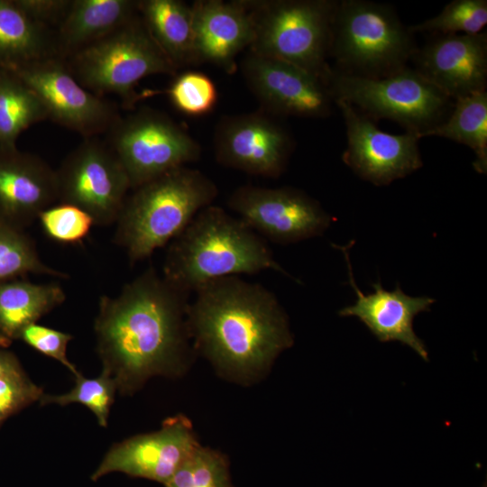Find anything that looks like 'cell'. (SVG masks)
Wrapping results in <instances>:
<instances>
[{"label": "cell", "instance_id": "cell-1", "mask_svg": "<svg viewBox=\"0 0 487 487\" xmlns=\"http://www.w3.org/2000/svg\"><path fill=\"white\" fill-rule=\"evenodd\" d=\"M188 297L150 267L117 296L100 298L97 352L102 372L121 394H133L153 376H178L188 368L195 351L187 322Z\"/></svg>", "mask_w": 487, "mask_h": 487}, {"label": "cell", "instance_id": "cell-2", "mask_svg": "<svg viewBox=\"0 0 487 487\" xmlns=\"http://www.w3.org/2000/svg\"><path fill=\"white\" fill-rule=\"evenodd\" d=\"M193 293L187 310L193 347L221 375L243 384L254 381L292 346L288 317L263 285L227 276Z\"/></svg>", "mask_w": 487, "mask_h": 487}, {"label": "cell", "instance_id": "cell-3", "mask_svg": "<svg viewBox=\"0 0 487 487\" xmlns=\"http://www.w3.org/2000/svg\"><path fill=\"white\" fill-rule=\"evenodd\" d=\"M267 270L290 276L266 240L213 204L199 211L169 244L162 276L190 295L212 280Z\"/></svg>", "mask_w": 487, "mask_h": 487}, {"label": "cell", "instance_id": "cell-4", "mask_svg": "<svg viewBox=\"0 0 487 487\" xmlns=\"http://www.w3.org/2000/svg\"><path fill=\"white\" fill-rule=\"evenodd\" d=\"M218 195L216 183L198 170L173 169L134 188L116 220L115 240L131 263L169 244Z\"/></svg>", "mask_w": 487, "mask_h": 487}, {"label": "cell", "instance_id": "cell-5", "mask_svg": "<svg viewBox=\"0 0 487 487\" xmlns=\"http://www.w3.org/2000/svg\"><path fill=\"white\" fill-rule=\"evenodd\" d=\"M416 51L413 34L390 5L366 0L336 2L329 46L335 70L381 78L406 67Z\"/></svg>", "mask_w": 487, "mask_h": 487}, {"label": "cell", "instance_id": "cell-6", "mask_svg": "<svg viewBox=\"0 0 487 487\" xmlns=\"http://www.w3.org/2000/svg\"><path fill=\"white\" fill-rule=\"evenodd\" d=\"M90 92L118 96L125 108L137 100L135 87L152 75L177 74V68L149 32L139 13L118 29L64 60Z\"/></svg>", "mask_w": 487, "mask_h": 487}, {"label": "cell", "instance_id": "cell-7", "mask_svg": "<svg viewBox=\"0 0 487 487\" xmlns=\"http://www.w3.org/2000/svg\"><path fill=\"white\" fill-rule=\"evenodd\" d=\"M337 1H251L254 38L249 51L294 64L327 84L331 28Z\"/></svg>", "mask_w": 487, "mask_h": 487}, {"label": "cell", "instance_id": "cell-8", "mask_svg": "<svg viewBox=\"0 0 487 487\" xmlns=\"http://www.w3.org/2000/svg\"><path fill=\"white\" fill-rule=\"evenodd\" d=\"M327 87L333 101L345 100L369 118L392 120L419 139L442 123L453 107L452 99L407 66L381 78L331 69Z\"/></svg>", "mask_w": 487, "mask_h": 487}, {"label": "cell", "instance_id": "cell-9", "mask_svg": "<svg viewBox=\"0 0 487 487\" xmlns=\"http://www.w3.org/2000/svg\"><path fill=\"white\" fill-rule=\"evenodd\" d=\"M106 142L134 189L200 158L201 147L166 114L143 106L121 117Z\"/></svg>", "mask_w": 487, "mask_h": 487}, {"label": "cell", "instance_id": "cell-10", "mask_svg": "<svg viewBox=\"0 0 487 487\" xmlns=\"http://www.w3.org/2000/svg\"><path fill=\"white\" fill-rule=\"evenodd\" d=\"M58 200L86 211L95 225L116 222L131 188L121 162L97 137L84 138L56 170Z\"/></svg>", "mask_w": 487, "mask_h": 487}, {"label": "cell", "instance_id": "cell-11", "mask_svg": "<svg viewBox=\"0 0 487 487\" xmlns=\"http://www.w3.org/2000/svg\"><path fill=\"white\" fill-rule=\"evenodd\" d=\"M39 96L48 119L84 138L107 133L122 117L117 106L85 88L60 57L10 70Z\"/></svg>", "mask_w": 487, "mask_h": 487}, {"label": "cell", "instance_id": "cell-12", "mask_svg": "<svg viewBox=\"0 0 487 487\" xmlns=\"http://www.w3.org/2000/svg\"><path fill=\"white\" fill-rule=\"evenodd\" d=\"M227 206L264 240L279 244L319 236L332 221L317 200L288 187L244 185L229 196Z\"/></svg>", "mask_w": 487, "mask_h": 487}, {"label": "cell", "instance_id": "cell-13", "mask_svg": "<svg viewBox=\"0 0 487 487\" xmlns=\"http://www.w3.org/2000/svg\"><path fill=\"white\" fill-rule=\"evenodd\" d=\"M340 109L347 145L344 162L362 179L374 185H389L422 166L419 137L411 132L391 134L380 130L365 115L343 99H334Z\"/></svg>", "mask_w": 487, "mask_h": 487}, {"label": "cell", "instance_id": "cell-14", "mask_svg": "<svg viewBox=\"0 0 487 487\" xmlns=\"http://www.w3.org/2000/svg\"><path fill=\"white\" fill-rule=\"evenodd\" d=\"M198 445L189 419L182 415L170 417L157 431L114 445L91 480L119 472L165 484Z\"/></svg>", "mask_w": 487, "mask_h": 487}, {"label": "cell", "instance_id": "cell-15", "mask_svg": "<svg viewBox=\"0 0 487 487\" xmlns=\"http://www.w3.org/2000/svg\"><path fill=\"white\" fill-rule=\"evenodd\" d=\"M241 69L251 92L271 113L321 118L331 112L326 82L294 64L248 51Z\"/></svg>", "mask_w": 487, "mask_h": 487}, {"label": "cell", "instance_id": "cell-16", "mask_svg": "<svg viewBox=\"0 0 487 487\" xmlns=\"http://www.w3.org/2000/svg\"><path fill=\"white\" fill-rule=\"evenodd\" d=\"M291 148L285 129L264 113L225 117L215 132L216 161L250 175L279 178L286 169Z\"/></svg>", "mask_w": 487, "mask_h": 487}, {"label": "cell", "instance_id": "cell-17", "mask_svg": "<svg viewBox=\"0 0 487 487\" xmlns=\"http://www.w3.org/2000/svg\"><path fill=\"white\" fill-rule=\"evenodd\" d=\"M436 35L414 53L415 69L450 99L486 90L487 33Z\"/></svg>", "mask_w": 487, "mask_h": 487}, {"label": "cell", "instance_id": "cell-18", "mask_svg": "<svg viewBox=\"0 0 487 487\" xmlns=\"http://www.w3.org/2000/svg\"><path fill=\"white\" fill-rule=\"evenodd\" d=\"M195 64L212 63L226 73L254 38L251 1L198 0L191 5Z\"/></svg>", "mask_w": 487, "mask_h": 487}, {"label": "cell", "instance_id": "cell-19", "mask_svg": "<svg viewBox=\"0 0 487 487\" xmlns=\"http://www.w3.org/2000/svg\"><path fill=\"white\" fill-rule=\"evenodd\" d=\"M333 246L343 252L348 267L349 282L357 295L355 303L342 308L339 316L358 317L379 341H399L413 349L423 360L428 361V351L414 332L413 320L418 313L429 311L435 299L410 297L399 285L394 290L388 291L380 281L372 284V293L365 295L355 284L348 246Z\"/></svg>", "mask_w": 487, "mask_h": 487}, {"label": "cell", "instance_id": "cell-20", "mask_svg": "<svg viewBox=\"0 0 487 487\" xmlns=\"http://www.w3.org/2000/svg\"><path fill=\"white\" fill-rule=\"evenodd\" d=\"M57 200L56 170L45 161L0 149V220L23 229Z\"/></svg>", "mask_w": 487, "mask_h": 487}, {"label": "cell", "instance_id": "cell-21", "mask_svg": "<svg viewBox=\"0 0 487 487\" xmlns=\"http://www.w3.org/2000/svg\"><path fill=\"white\" fill-rule=\"evenodd\" d=\"M135 0H72L55 30L59 57L66 60L113 32L138 13Z\"/></svg>", "mask_w": 487, "mask_h": 487}, {"label": "cell", "instance_id": "cell-22", "mask_svg": "<svg viewBox=\"0 0 487 487\" xmlns=\"http://www.w3.org/2000/svg\"><path fill=\"white\" fill-rule=\"evenodd\" d=\"M59 57L55 31L27 15L14 0H0V69Z\"/></svg>", "mask_w": 487, "mask_h": 487}, {"label": "cell", "instance_id": "cell-23", "mask_svg": "<svg viewBox=\"0 0 487 487\" xmlns=\"http://www.w3.org/2000/svg\"><path fill=\"white\" fill-rule=\"evenodd\" d=\"M137 9L152 37L177 69L195 64L191 5L179 0H139Z\"/></svg>", "mask_w": 487, "mask_h": 487}, {"label": "cell", "instance_id": "cell-24", "mask_svg": "<svg viewBox=\"0 0 487 487\" xmlns=\"http://www.w3.org/2000/svg\"><path fill=\"white\" fill-rule=\"evenodd\" d=\"M55 282L37 284L24 280L0 283V339L10 342L65 300Z\"/></svg>", "mask_w": 487, "mask_h": 487}, {"label": "cell", "instance_id": "cell-25", "mask_svg": "<svg viewBox=\"0 0 487 487\" xmlns=\"http://www.w3.org/2000/svg\"><path fill=\"white\" fill-rule=\"evenodd\" d=\"M447 117L427 132L424 137L438 136L470 147L474 170L487 171V92L480 91L455 100Z\"/></svg>", "mask_w": 487, "mask_h": 487}, {"label": "cell", "instance_id": "cell-26", "mask_svg": "<svg viewBox=\"0 0 487 487\" xmlns=\"http://www.w3.org/2000/svg\"><path fill=\"white\" fill-rule=\"evenodd\" d=\"M47 119L36 93L16 74L0 69V149L17 148L24 130Z\"/></svg>", "mask_w": 487, "mask_h": 487}, {"label": "cell", "instance_id": "cell-27", "mask_svg": "<svg viewBox=\"0 0 487 487\" xmlns=\"http://www.w3.org/2000/svg\"><path fill=\"white\" fill-rule=\"evenodd\" d=\"M28 273L68 277L41 260L34 243L23 229L0 220V283Z\"/></svg>", "mask_w": 487, "mask_h": 487}, {"label": "cell", "instance_id": "cell-28", "mask_svg": "<svg viewBox=\"0 0 487 487\" xmlns=\"http://www.w3.org/2000/svg\"><path fill=\"white\" fill-rule=\"evenodd\" d=\"M165 487H233L227 457L198 445Z\"/></svg>", "mask_w": 487, "mask_h": 487}, {"label": "cell", "instance_id": "cell-29", "mask_svg": "<svg viewBox=\"0 0 487 487\" xmlns=\"http://www.w3.org/2000/svg\"><path fill=\"white\" fill-rule=\"evenodd\" d=\"M487 24L486 0H454L436 16L409 26L415 32L436 34H478Z\"/></svg>", "mask_w": 487, "mask_h": 487}, {"label": "cell", "instance_id": "cell-30", "mask_svg": "<svg viewBox=\"0 0 487 487\" xmlns=\"http://www.w3.org/2000/svg\"><path fill=\"white\" fill-rule=\"evenodd\" d=\"M76 384L70 391L62 395H42L41 405H68L80 403L87 407L96 416L101 427H106L110 408L117 391L114 379L102 372L96 378L88 379L80 372L75 376Z\"/></svg>", "mask_w": 487, "mask_h": 487}, {"label": "cell", "instance_id": "cell-31", "mask_svg": "<svg viewBox=\"0 0 487 487\" xmlns=\"http://www.w3.org/2000/svg\"><path fill=\"white\" fill-rule=\"evenodd\" d=\"M173 106L188 115H202L216 106L215 83L204 73L187 71L178 75L166 90Z\"/></svg>", "mask_w": 487, "mask_h": 487}, {"label": "cell", "instance_id": "cell-32", "mask_svg": "<svg viewBox=\"0 0 487 487\" xmlns=\"http://www.w3.org/2000/svg\"><path fill=\"white\" fill-rule=\"evenodd\" d=\"M38 218L45 234L62 244L80 243L95 225L86 211L64 203L46 208Z\"/></svg>", "mask_w": 487, "mask_h": 487}, {"label": "cell", "instance_id": "cell-33", "mask_svg": "<svg viewBox=\"0 0 487 487\" xmlns=\"http://www.w3.org/2000/svg\"><path fill=\"white\" fill-rule=\"evenodd\" d=\"M19 338L38 352L62 363L74 376L79 373L67 357V346L72 339L71 335L34 323L26 326Z\"/></svg>", "mask_w": 487, "mask_h": 487}, {"label": "cell", "instance_id": "cell-34", "mask_svg": "<svg viewBox=\"0 0 487 487\" xmlns=\"http://www.w3.org/2000/svg\"><path fill=\"white\" fill-rule=\"evenodd\" d=\"M42 395L41 388L31 381L23 371L0 378V421L40 400Z\"/></svg>", "mask_w": 487, "mask_h": 487}, {"label": "cell", "instance_id": "cell-35", "mask_svg": "<svg viewBox=\"0 0 487 487\" xmlns=\"http://www.w3.org/2000/svg\"><path fill=\"white\" fill-rule=\"evenodd\" d=\"M33 21L53 31L67 14L72 0H14Z\"/></svg>", "mask_w": 487, "mask_h": 487}, {"label": "cell", "instance_id": "cell-36", "mask_svg": "<svg viewBox=\"0 0 487 487\" xmlns=\"http://www.w3.org/2000/svg\"><path fill=\"white\" fill-rule=\"evenodd\" d=\"M22 371L16 359L9 353L0 351V378Z\"/></svg>", "mask_w": 487, "mask_h": 487}, {"label": "cell", "instance_id": "cell-37", "mask_svg": "<svg viewBox=\"0 0 487 487\" xmlns=\"http://www.w3.org/2000/svg\"><path fill=\"white\" fill-rule=\"evenodd\" d=\"M482 487H487L486 481L484 482Z\"/></svg>", "mask_w": 487, "mask_h": 487}]
</instances>
